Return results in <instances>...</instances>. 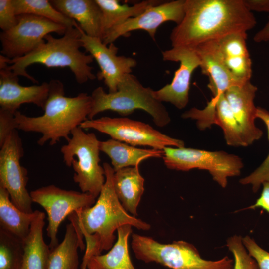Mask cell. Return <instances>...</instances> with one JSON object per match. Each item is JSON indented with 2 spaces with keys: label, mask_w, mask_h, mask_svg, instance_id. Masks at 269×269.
<instances>
[{
  "label": "cell",
  "mask_w": 269,
  "mask_h": 269,
  "mask_svg": "<svg viewBox=\"0 0 269 269\" xmlns=\"http://www.w3.org/2000/svg\"><path fill=\"white\" fill-rule=\"evenodd\" d=\"M80 127L95 130L108 134L112 139L134 146H149L157 150L166 147H185L183 140L165 134L148 124L126 117L88 119Z\"/></svg>",
  "instance_id": "obj_9"
},
{
  "label": "cell",
  "mask_w": 269,
  "mask_h": 269,
  "mask_svg": "<svg viewBox=\"0 0 269 269\" xmlns=\"http://www.w3.org/2000/svg\"><path fill=\"white\" fill-rule=\"evenodd\" d=\"M144 183L139 166L124 168L114 172L113 185L117 196L127 212L135 217L144 191Z\"/></svg>",
  "instance_id": "obj_21"
},
{
  "label": "cell",
  "mask_w": 269,
  "mask_h": 269,
  "mask_svg": "<svg viewBox=\"0 0 269 269\" xmlns=\"http://www.w3.org/2000/svg\"><path fill=\"white\" fill-rule=\"evenodd\" d=\"M81 35L76 22L75 27L67 28L61 38L48 34L44 38L45 42L30 53L9 59L8 64L11 65L9 68L16 75L24 76L35 83L37 81L26 71L27 68L34 64H41L48 68L68 67L79 84L94 80L96 76L89 65L94 59L90 54L80 51L82 47Z\"/></svg>",
  "instance_id": "obj_4"
},
{
  "label": "cell",
  "mask_w": 269,
  "mask_h": 269,
  "mask_svg": "<svg viewBox=\"0 0 269 269\" xmlns=\"http://www.w3.org/2000/svg\"><path fill=\"white\" fill-rule=\"evenodd\" d=\"M23 241L0 228V269H22Z\"/></svg>",
  "instance_id": "obj_30"
},
{
  "label": "cell",
  "mask_w": 269,
  "mask_h": 269,
  "mask_svg": "<svg viewBox=\"0 0 269 269\" xmlns=\"http://www.w3.org/2000/svg\"><path fill=\"white\" fill-rule=\"evenodd\" d=\"M253 40L256 43H266L269 45V16L266 24L255 34Z\"/></svg>",
  "instance_id": "obj_38"
},
{
  "label": "cell",
  "mask_w": 269,
  "mask_h": 269,
  "mask_svg": "<svg viewBox=\"0 0 269 269\" xmlns=\"http://www.w3.org/2000/svg\"><path fill=\"white\" fill-rule=\"evenodd\" d=\"M95 1L102 14L103 37L113 27L123 23L130 18L137 16L149 7L162 2L155 0H143L130 6L127 4H121L118 0Z\"/></svg>",
  "instance_id": "obj_25"
},
{
  "label": "cell",
  "mask_w": 269,
  "mask_h": 269,
  "mask_svg": "<svg viewBox=\"0 0 269 269\" xmlns=\"http://www.w3.org/2000/svg\"><path fill=\"white\" fill-rule=\"evenodd\" d=\"M153 90L144 87L136 76L126 75L114 93H106L102 87L95 89L91 94L93 106L88 119H93L99 113L110 110L122 116L132 114L140 109L152 117L159 127L167 126L171 121L168 112L162 102L155 99Z\"/></svg>",
  "instance_id": "obj_5"
},
{
  "label": "cell",
  "mask_w": 269,
  "mask_h": 269,
  "mask_svg": "<svg viewBox=\"0 0 269 269\" xmlns=\"http://www.w3.org/2000/svg\"><path fill=\"white\" fill-rule=\"evenodd\" d=\"M162 159L169 169L188 171L193 169L209 171L213 179L222 187L228 178L239 176L243 163L237 155L225 151H211L192 148L166 147Z\"/></svg>",
  "instance_id": "obj_8"
},
{
  "label": "cell",
  "mask_w": 269,
  "mask_h": 269,
  "mask_svg": "<svg viewBox=\"0 0 269 269\" xmlns=\"http://www.w3.org/2000/svg\"><path fill=\"white\" fill-rule=\"evenodd\" d=\"M185 0L161 2L147 8L142 13L131 18L109 30L102 41L109 45L121 36H126L135 30L146 31L155 40L158 28L165 22L172 21L176 25L181 22L184 15Z\"/></svg>",
  "instance_id": "obj_14"
},
{
  "label": "cell",
  "mask_w": 269,
  "mask_h": 269,
  "mask_svg": "<svg viewBox=\"0 0 269 269\" xmlns=\"http://www.w3.org/2000/svg\"><path fill=\"white\" fill-rule=\"evenodd\" d=\"M257 91V87L250 80L232 86L224 93L242 131L246 146L259 139L263 134L255 125L257 107L254 99Z\"/></svg>",
  "instance_id": "obj_17"
},
{
  "label": "cell",
  "mask_w": 269,
  "mask_h": 269,
  "mask_svg": "<svg viewBox=\"0 0 269 269\" xmlns=\"http://www.w3.org/2000/svg\"><path fill=\"white\" fill-rule=\"evenodd\" d=\"M131 246L138 260L171 269H233V260L228 256L217 261L205 260L192 244L182 240L163 244L151 237L133 234Z\"/></svg>",
  "instance_id": "obj_6"
},
{
  "label": "cell",
  "mask_w": 269,
  "mask_h": 269,
  "mask_svg": "<svg viewBox=\"0 0 269 269\" xmlns=\"http://www.w3.org/2000/svg\"><path fill=\"white\" fill-rule=\"evenodd\" d=\"M67 28L49 19L31 14L17 15L16 24L0 34L1 54L11 59L24 56L45 42L51 33L64 35Z\"/></svg>",
  "instance_id": "obj_10"
},
{
  "label": "cell",
  "mask_w": 269,
  "mask_h": 269,
  "mask_svg": "<svg viewBox=\"0 0 269 269\" xmlns=\"http://www.w3.org/2000/svg\"><path fill=\"white\" fill-rule=\"evenodd\" d=\"M9 59L0 55V109L15 113L22 104L32 103L43 110L48 96L49 83L21 85L18 76L9 68Z\"/></svg>",
  "instance_id": "obj_16"
},
{
  "label": "cell",
  "mask_w": 269,
  "mask_h": 269,
  "mask_svg": "<svg viewBox=\"0 0 269 269\" xmlns=\"http://www.w3.org/2000/svg\"><path fill=\"white\" fill-rule=\"evenodd\" d=\"M30 194L33 202L41 206L47 213L48 224L46 231L50 249L59 244L57 233L65 218L79 209L93 206L96 199L89 193L65 190L54 185L32 190Z\"/></svg>",
  "instance_id": "obj_11"
},
{
  "label": "cell",
  "mask_w": 269,
  "mask_h": 269,
  "mask_svg": "<svg viewBox=\"0 0 269 269\" xmlns=\"http://www.w3.org/2000/svg\"><path fill=\"white\" fill-rule=\"evenodd\" d=\"M35 216L36 210L28 213L19 209L12 202L8 191L0 187V228L23 241Z\"/></svg>",
  "instance_id": "obj_24"
},
{
  "label": "cell",
  "mask_w": 269,
  "mask_h": 269,
  "mask_svg": "<svg viewBox=\"0 0 269 269\" xmlns=\"http://www.w3.org/2000/svg\"><path fill=\"white\" fill-rule=\"evenodd\" d=\"M14 114L15 113L0 109V147L10 134L16 129Z\"/></svg>",
  "instance_id": "obj_35"
},
{
  "label": "cell",
  "mask_w": 269,
  "mask_h": 269,
  "mask_svg": "<svg viewBox=\"0 0 269 269\" xmlns=\"http://www.w3.org/2000/svg\"><path fill=\"white\" fill-rule=\"evenodd\" d=\"M226 246L234 258L233 269H259L256 261L247 252L241 236L229 238Z\"/></svg>",
  "instance_id": "obj_32"
},
{
  "label": "cell",
  "mask_w": 269,
  "mask_h": 269,
  "mask_svg": "<svg viewBox=\"0 0 269 269\" xmlns=\"http://www.w3.org/2000/svg\"><path fill=\"white\" fill-rule=\"evenodd\" d=\"M63 241L50 249L48 269H78V238L73 225H66Z\"/></svg>",
  "instance_id": "obj_27"
},
{
  "label": "cell",
  "mask_w": 269,
  "mask_h": 269,
  "mask_svg": "<svg viewBox=\"0 0 269 269\" xmlns=\"http://www.w3.org/2000/svg\"><path fill=\"white\" fill-rule=\"evenodd\" d=\"M162 56L163 60L179 62L180 66L171 83L153 90V96L162 103H170L179 109H183L189 102L192 75L200 67V59L193 49L186 47H172L162 51Z\"/></svg>",
  "instance_id": "obj_13"
},
{
  "label": "cell",
  "mask_w": 269,
  "mask_h": 269,
  "mask_svg": "<svg viewBox=\"0 0 269 269\" xmlns=\"http://www.w3.org/2000/svg\"><path fill=\"white\" fill-rule=\"evenodd\" d=\"M49 85L48 96L42 115L29 117L18 110L14 114L17 130L42 134L37 141L40 146L47 142L53 145L61 138L68 141L72 131L88 119L93 106L92 97L87 93L67 97L60 81L52 80Z\"/></svg>",
  "instance_id": "obj_3"
},
{
  "label": "cell",
  "mask_w": 269,
  "mask_h": 269,
  "mask_svg": "<svg viewBox=\"0 0 269 269\" xmlns=\"http://www.w3.org/2000/svg\"><path fill=\"white\" fill-rule=\"evenodd\" d=\"M256 23L243 0H185L184 17L170 40L172 47L194 48L228 34L247 33Z\"/></svg>",
  "instance_id": "obj_2"
},
{
  "label": "cell",
  "mask_w": 269,
  "mask_h": 269,
  "mask_svg": "<svg viewBox=\"0 0 269 269\" xmlns=\"http://www.w3.org/2000/svg\"><path fill=\"white\" fill-rule=\"evenodd\" d=\"M17 22L12 0H0V28L2 31L14 27Z\"/></svg>",
  "instance_id": "obj_34"
},
{
  "label": "cell",
  "mask_w": 269,
  "mask_h": 269,
  "mask_svg": "<svg viewBox=\"0 0 269 269\" xmlns=\"http://www.w3.org/2000/svg\"><path fill=\"white\" fill-rule=\"evenodd\" d=\"M105 182L95 204L70 214L68 219L74 226L79 242V248L85 249L81 269H87L90 259L109 250L116 237L114 232L125 225L148 230V223L130 215L124 208L116 194L113 185L114 170L104 162Z\"/></svg>",
  "instance_id": "obj_1"
},
{
  "label": "cell",
  "mask_w": 269,
  "mask_h": 269,
  "mask_svg": "<svg viewBox=\"0 0 269 269\" xmlns=\"http://www.w3.org/2000/svg\"><path fill=\"white\" fill-rule=\"evenodd\" d=\"M79 27L82 47L92 56L100 68L97 78L104 80L109 93L115 92L124 77L131 73L136 66V60L131 57L117 55L118 48L114 43L108 46L101 39L87 35Z\"/></svg>",
  "instance_id": "obj_15"
},
{
  "label": "cell",
  "mask_w": 269,
  "mask_h": 269,
  "mask_svg": "<svg viewBox=\"0 0 269 269\" xmlns=\"http://www.w3.org/2000/svg\"><path fill=\"white\" fill-rule=\"evenodd\" d=\"M192 49L200 59L199 67L202 73L209 78L208 87L213 98L218 97L232 86L240 85L246 82L238 79L230 73L210 41L200 44Z\"/></svg>",
  "instance_id": "obj_18"
},
{
  "label": "cell",
  "mask_w": 269,
  "mask_h": 269,
  "mask_svg": "<svg viewBox=\"0 0 269 269\" xmlns=\"http://www.w3.org/2000/svg\"><path fill=\"white\" fill-rule=\"evenodd\" d=\"M132 226L125 225L117 231L118 238L112 247L105 254L92 257L87 264V269H136L131 261L128 247L129 237Z\"/></svg>",
  "instance_id": "obj_23"
},
{
  "label": "cell",
  "mask_w": 269,
  "mask_h": 269,
  "mask_svg": "<svg viewBox=\"0 0 269 269\" xmlns=\"http://www.w3.org/2000/svg\"><path fill=\"white\" fill-rule=\"evenodd\" d=\"M53 6L75 20L88 36L103 37L102 14L95 0H52Z\"/></svg>",
  "instance_id": "obj_19"
},
{
  "label": "cell",
  "mask_w": 269,
  "mask_h": 269,
  "mask_svg": "<svg viewBox=\"0 0 269 269\" xmlns=\"http://www.w3.org/2000/svg\"><path fill=\"white\" fill-rule=\"evenodd\" d=\"M247 32H236L210 41L216 53L229 70L250 57L247 45Z\"/></svg>",
  "instance_id": "obj_26"
},
{
  "label": "cell",
  "mask_w": 269,
  "mask_h": 269,
  "mask_svg": "<svg viewBox=\"0 0 269 269\" xmlns=\"http://www.w3.org/2000/svg\"><path fill=\"white\" fill-rule=\"evenodd\" d=\"M100 151L110 159L114 171L121 169L139 166L143 160L150 158H162L163 150L142 149L121 141L109 139L100 141Z\"/></svg>",
  "instance_id": "obj_22"
},
{
  "label": "cell",
  "mask_w": 269,
  "mask_h": 269,
  "mask_svg": "<svg viewBox=\"0 0 269 269\" xmlns=\"http://www.w3.org/2000/svg\"><path fill=\"white\" fill-rule=\"evenodd\" d=\"M215 104L213 124L223 130L226 143L230 146H246L242 131L237 122L224 93L211 100Z\"/></svg>",
  "instance_id": "obj_28"
},
{
  "label": "cell",
  "mask_w": 269,
  "mask_h": 269,
  "mask_svg": "<svg viewBox=\"0 0 269 269\" xmlns=\"http://www.w3.org/2000/svg\"><path fill=\"white\" fill-rule=\"evenodd\" d=\"M0 147V187L8 191L12 202L19 209L33 213V201L26 188L27 170L20 163L24 150L17 129L10 134Z\"/></svg>",
  "instance_id": "obj_12"
},
{
  "label": "cell",
  "mask_w": 269,
  "mask_h": 269,
  "mask_svg": "<svg viewBox=\"0 0 269 269\" xmlns=\"http://www.w3.org/2000/svg\"><path fill=\"white\" fill-rule=\"evenodd\" d=\"M262 185L263 189L260 197L254 204L247 208L252 209L261 208L269 213V182H265Z\"/></svg>",
  "instance_id": "obj_36"
},
{
  "label": "cell",
  "mask_w": 269,
  "mask_h": 269,
  "mask_svg": "<svg viewBox=\"0 0 269 269\" xmlns=\"http://www.w3.org/2000/svg\"><path fill=\"white\" fill-rule=\"evenodd\" d=\"M256 118L261 119L265 124L269 141V112L266 109L257 107ZM243 185L251 184L253 192H256L265 182H269V152L262 163L248 176L241 179Z\"/></svg>",
  "instance_id": "obj_31"
},
{
  "label": "cell",
  "mask_w": 269,
  "mask_h": 269,
  "mask_svg": "<svg viewBox=\"0 0 269 269\" xmlns=\"http://www.w3.org/2000/svg\"><path fill=\"white\" fill-rule=\"evenodd\" d=\"M45 218L43 212L36 210L29 233L23 240L22 269H48L50 248L43 238Z\"/></svg>",
  "instance_id": "obj_20"
},
{
  "label": "cell",
  "mask_w": 269,
  "mask_h": 269,
  "mask_svg": "<svg viewBox=\"0 0 269 269\" xmlns=\"http://www.w3.org/2000/svg\"><path fill=\"white\" fill-rule=\"evenodd\" d=\"M71 137L61 148L63 161L72 167L73 180L82 192L96 198L105 182V170L100 164V140L93 133H86L80 126L71 132Z\"/></svg>",
  "instance_id": "obj_7"
},
{
  "label": "cell",
  "mask_w": 269,
  "mask_h": 269,
  "mask_svg": "<svg viewBox=\"0 0 269 269\" xmlns=\"http://www.w3.org/2000/svg\"><path fill=\"white\" fill-rule=\"evenodd\" d=\"M247 9L253 12H266L269 14V0H243Z\"/></svg>",
  "instance_id": "obj_37"
},
{
  "label": "cell",
  "mask_w": 269,
  "mask_h": 269,
  "mask_svg": "<svg viewBox=\"0 0 269 269\" xmlns=\"http://www.w3.org/2000/svg\"><path fill=\"white\" fill-rule=\"evenodd\" d=\"M249 254L256 261L259 269H269V252L262 249L249 236L242 238Z\"/></svg>",
  "instance_id": "obj_33"
},
{
  "label": "cell",
  "mask_w": 269,
  "mask_h": 269,
  "mask_svg": "<svg viewBox=\"0 0 269 269\" xmlns=\"http://www.w3.org/2000/svg\"><path fill=\"white\" fill-rule=\"evenodd\" d=\"M16 15L31 14L49 19L67 28L75 27L76 21L56 9L47 0H12Z\"/></svg>",
  "instance_id": "obj_29"
}]
</instances>
